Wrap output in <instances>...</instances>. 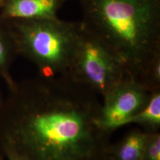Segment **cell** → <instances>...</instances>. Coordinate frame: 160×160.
<instances>
[{
  "label": "cell",
  "instance_id": "9",
  "mask_svg": "<svg viewBox=\"0 0 160 160\" xmlns=\"http://www.w3.org/2000/svg\"><path fill=\"white\" fill-rule=\"evenodd\" d=\"M137 124L147 133L159 131L160 128V89L151 92L145 106L128 120L126 125Z\"/></svg>",
  "mask_w": 160,
  "mask_h": 160
},
{
  "label": "cell",
  "instance_id": "12",
  "mask_svg": "<svg viewBox=\"0 0 160 160\" xmlns=\"http://www.w3.org/2000/svg\"><path fill=\"white\" fill-rule=\"evenodd\" d=\"M3 101H4V97H2V93L1 89H0V112H1L2 108Z\"/></svg>",
  "mask_w": 160,
  "mask_h": 160
},
{
  "label": "cell",
  "instance_id": "4",
  "mask_svg": "<svg viewBox=\"0 0 160 160\" xmlns=\"http://www.w3.org/2000/svg\"><path fill=\"white\" fill-rule=\"evenodd\" d=\"M81 24L68 77L103 97L128 74L113 51Z\"/></svg>",
  "mask_w": 160,
  "mask_h": 160
},
{
  "label": "cell",
  "instance_id": "8",
  "mask_svg": "<svg viewBox=\"0 0 160 160\" xmlns=\"http://www.w3.org/2000/svg\"><path fill=\"white\" fill-rule=\"evenodd\" d=\"M17 55V45L8 23L0 18V77L8 88L15 82L11 74V68Z\"/></svg>",
  "mask_w": 160,
  "mask_h": 160
},
{
  "label": "cell",
  "instance_id": "3",
  "mask_svg": "<svg viewBox=\"0 0 160 160\" xmlns=\"http://www.w3.org/2000/svg\"><path fill=\"white\" fill-rule=\"evenodd\" d=\"M19 55L29 59L42 77H68L81 31V22L59 18L6 20Z\"/></svg>",
  "mask_w": 160,
  "mask_h": 160
},
{
  "label": "cell",
  "instance_id": "7",
  "mask_svg": "<svg viewBox=\"0 0 160 160\" xmlns=\"http://www.w3.org/2000/svg\"><path fill=\"white\" fill-rule=\"evenodd\" d=\"M148 133L136 128L118 142L110 144L108 149L110 160H142Z\"/></svg>",
  "mask_w": 160,
  "mask_h": 160
},
{
  "label": "cell",
  "instance_id": "2",
  "mask_svg": "<svg viewBox=\"0 0 160 160\" xmlns=\"http://www.w3.org/2000/svg\"><path fill=\"white\" fill-rule=\"evenodd\" d=\"M82 25L142 84L160 53V0H79Z\"/></svg>",
  "mask_w": 160,
  "mask_h": 160
},
{
  "label": "cell",
  "instance_id": "1",
  "mask_svg": "<svg viewBox=\"0 0 160 160\" xmlns=\"http://www.w3.org/2000/svg\"><path fill=\"white\" fill-rule=\"evenodd\" d=\"M0 112V141L30 160H110L99 96L71 78L15 81Z\"/></svg>",
  "mask_w": 160,
  "mask_h": 160
},
{
  "label": "cell",
  "instance_id": "5",
  "mask_svg": "<svg viewBox=\"0 0 160 160\" xmlns=\"http://www.w3.org/2000/svg\"><path fill=\"white\" fill-rule=\"evenodd\" d=\"M151 91L138 80L126 75L119 83L104 96L97 124L105 133L126 125L128 120L145 106Z\"/></svg>",
  "mask_w": 160,
  "mask_h": 160
},
{
  "label": "cell",
  "instance_id": "13",
  "mask_svg": "<svg viewBox=\"0 0 160 160\" xmlns=\"http://www.w3.org/2000/svg\"><path fill=\"white\" fill-rule=\"evenodd\" d=\"M6 0H0V9L2 8V6L4 5V4L5 3Z\"/></svg>",
  "mask_w": 160,
  "mask_h": 160
},
{
  "label": "cell",
  "instance_id": "6",
  "mask_svg": "<svg viewBox=\"0 0 160 160\" xmlns=\"http://www.w3.org/2000/svg\"><path fill=\"white\" fill-rule=\"evenodd\" d=\"M66 0H6L0 18L13 19H46L58 18L59 10Z\"/></svg>",
  "mask_w": 160,
  "mask_h": 160
},
{
  "label": "cell",
  "instance_id": "10",
  "mask_svg": "<svg viewBox=\"0 0 160 160\" xmlns=\"http://www.w3.org/2000/svg\"><path fill=\"white\" fill-rule=\"evenodd\" d=\"M142 160H160V133H149Z\"/></svg>",
  "mask_w": 160,
  "mask_h": 160
},
{
  "label": "cell",
  "instance_id": "11",
  "mask_svg": "<svg viewBox=\"0 0 160 160\" xmlns=\"http://www.w3.org/2000/svg\"><path fill=\"white\" fill-rule=\"evenodd\" d=\"M0 152L6 160H30L22 152L5 141H0Z\"/></svg>",
  "mask_w": 160,
  "mask_h": 160
}]
</instances>
